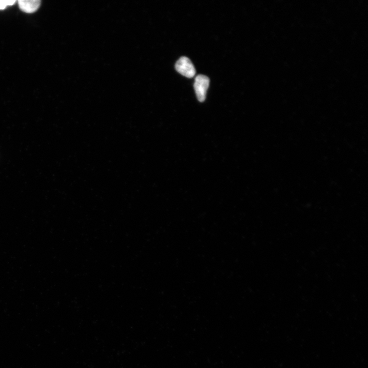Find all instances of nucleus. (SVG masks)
<instances>
[{"label":"nucleus","mask_w":368,"mask_h":368,"mask_svg":"<svg viewBox=\"0 0 368 368\" xmlns=\"http://www.w3.org/2000/svg\"><path fill=\"white\" fill-rule=\"evenodd\" d=\"M176 71L182 75L189 78L195 76L196 69L191 61L188 58L183 57L180 58L175 65Z\"/></svg>","instance_id":"obj_2"},{"label":"nucleus","mask_w":368,"mask_h":368,"mask_svg":"<svg viewBox=\"0 0 368 368\" xmlns=\"http://www.w3.org/2000/svg\"><path fill=\"white\" fill-rule=\"evenodd\" d=\"M209 84V78L205 75H199L196 78L194 88L199 102H203L205 100Z\"/></svg>","instance_id":"obj_1"},{"label":"nucleus","mask_w":368,"mask_h":368,"mask_svg":"<svg viewBox=\"0 0 368 368\" xmlns=\"http://www.w3.org/2000/svg\"><path fill=\"white\" fill-rule=\"evenodd\" d=\"M40 0H19L18 4L20 9L27 13L36 12L40 6Z\"/></svg>","instance_id":"obj_3"},{"label":"nucleus","mask_w":368,"mask_h":368,"mask_svg":"<svg viewBox=\"0 0 368 368\" xmlns=\"http://www.w3.org/2000/svg\"><path fill=\"white\" fill-rule=\"evenodd\" d=\"M15 0H0V10H4L7 6H11L16 3Z\"/></svg>","instance_id":"obj_4"}]
</instances>
